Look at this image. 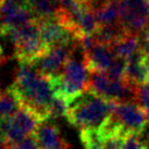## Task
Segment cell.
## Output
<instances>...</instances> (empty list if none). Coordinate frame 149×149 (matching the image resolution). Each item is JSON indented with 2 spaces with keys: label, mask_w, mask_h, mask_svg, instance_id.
I'll list each match as a JSON object with an SVG mask.
<instances>
[{
  "label": "cell",
  "mask_w": 149,
  "mask_h": 149,
  "mask_svg": "<svg viewBox=\"0 0 149 149\" xmlns=\"http://www.w3.org/2000/svg\"><path fill=\"white\" fill-rule=\"evenodd\" d=\"M111 49L116 57L128 60L141 50L139 38L137 35H127L112 46Z\"/></svg>",
  "instance_id": "cell-12"
},
{
  "label": "cell",
  "mask_w": 149,
  "mask_h": 149,
  "mask_svg": "<svg viewBox=\"0 0 149 149\" xmlns=\"http://www.w3.org/2000/svg\"><path fill=\"white\" fill-rule=\"evenodd\" d=\"M1 1H2V0H0V3H1Z\"/></svg>",
  "instance_id": "cell-22"
},
{
  "label": "cell",
  "mask_w": 149,
  "mask_h": 149,
  "mask_svg": "<svg viewBox=\"0 0 149 149\" xmlns=\"http://www.w3.org/2000/svg\"><path fill=\"white\" fill-rule=\"evenodd\" d=\"M39 32L42 42L49 49L56 46L79 42L74 34L57 19L39 21Z\"/></svg>",
  "instance_id": "cell-7"
},
{
  "label": "cell",
  "mask_w": 149,
  "mask_h": 149,
  "mask_svg": "<svg viewBox=\"0 0 149 149\" xmlns=\"http://www.w3.org/2000/svg\"><path fill=\"white\" fill-rule=\"evenodd\" d=\"M40 149H54L64 145L66 141L61 135V131L56 123L51 121L42 122L34 133Z\"/></svg>",
  "instance_id": "cell-9"
},
{
  "label": "cell",
  "mask_w": 149,
  "mask_h": 149,
  "mask_svg": "<svg viewBox=\"0 0 149 149\" xmlns=\"http://www.w3.org/2000/svg\"><path fill=\"white\" fill-rule=\"evenodd\" d=\"M118 101L108 100L91 91H85L70 104L66 119L79 131L99 130L112 116Z\"/></svg>",
  "instance_id": "cell-2"
},
{
  "label": "cell",
  "mask_w": 149,
  "mask_h": 149,
  "mask_svg": "<svg viewBox=\"0 0 149 149\" xmlns=\"http://www.w3.org/2000/svg\"><path fill=\"white\" fill-rule=\"evenodd\" d=\"M121 149H148V145L141 135H130L125 138Z\"/></svg>",
  "instance_id": "cell-17"
},
{
  "label": "cell",
  "mask_w": 149,
  "mask_h": 149,
  "mask_svg": "<svg viewBox=\"0 0 149 149\" xmlns=\"http://www.w3.org/2000/svg\"><path fill=\"white\" fill-rule=\"evenodd\" d=\"M1 95H2V94H1V89H0V97H1Z\"/></svg>",
  "instance_id": "cell-21"
},
{
  "label": "cell",
  "mask_w": 149,
  "mask_h": 149,
  "mask_svg": "<svg viewBox=\"0 0 149 149\" xmlns=\"http://www.w3.org/2000/svg\"><path fill=\"white\" fill-rule=\"evenodd\" d=\"M79 42L56 46L51 48L45 56H42L37 61H35L33 65L45 77L60 74L68 59L73 54L74 50L76 49Z\"/></svg>",
  "instance_id": "cell-6"
},
{
  "label": "cell",
  "mask_w": 149,
  "mask_h": 149,
  "mask_svg": "<svg viewBox=\"0 0 149 149\" xmlns=\"http://www.w3.org/2000/svg\"><path fill=\"white\" fill-rule=\"evenodd\" d=\"M3 35H2V33H1V31H0V38L2 37ZM4 59V52H3V48H2V46H1V44H0V63L3 61Z\"/></svg>",
  "instance_id": "cell-19"
},
{
  "label": "cell",
  "mask_w": 149,
  "mask_h": 149,
  "mask_svg": "<svg viewBox=\"0 0 149 149\" xmlns=\"http://www.w3.org/2000/svg\"><path fill=\"white\" fill-rule=\"evenodd\" d=\"M79 137L84 149H104V138L98 130H82L79 131Z\"/></svg>",
  "instance_id": "cell-14"
},
{
  "label": "cell",
  "mask_w": 149,
  "mask_h": 149,
  "mask_svg": "<svg viewBox=\"0 0 149 149\" xmlns=\"http://www.w3.org/2000/svg\"><path fill=\"white\" fill-rule=\"evenodd\" d=\"M119 24L127 35H139L149 25V0H119Z\"/></svg>",
  "instance_id": "cell-4"
},
{
  "label": "cell",
  "mask_w": 149,
  "mask_h": 149,
  "mask_svg": "<svg viewBox=\"0 0 149 149\" xmlns=\"http://www.w3.org/2000/svg\"><path fill=\"white\" fill-rule=\"evenodd\" d=\"M113 116L127 135H141L147 125L145 111L136 102H118Z\"/></svg>",
  "instance_id": "cell-5"
},
{
  "label": "cell",
  "mask_w": 149,
  "mask_h": 149,
  "mask_svg": "<svg viewBox=\"0 0 149 149\" xmlns=\"http://www.w3.org/2000/svg\"><path fill=\"white\" fill-rule=\"evenodd\" d=\"M42 122L46 121L37 112L25 104H21L20 109L11 118L3 120L0 133L3 134L9 144L12 146L34 135Z\"/></svg>",
  "instance_id": "cell-3"
},
{
  "label": "cell",
  "mask_w": 149,
  "mask_h": 149,
  "mask_svg": "<svg viewBox=\"0 0 149 149\" xmlns=\"http://www.w3.org/2000/svg\"><path fill=\"white\" fill-rule=\"evenodd\" d=\"M84 61L89 73L95 72H108L116 56L111 47L104 45H96L91 51L83 54Z\"/></svg>",
  "instance_id": "cell-8"
},
{
  "label": "cell",
  "mask_w": 149,
  "mask_h": 149,
  "mask_svg": "<svg viewBox=\"0 0 149 149\" xmlns=\"http://www.w3.org/2000/svg\"><path fill=\"white\" fill-rule=\"evenodd\" d=\"M9 89L17 96L21 104L32 108L45 121L49 120L48 110L54 93L48 79L42 76L33 64L20 63L15 79Z\"/></svg>",
  "instance_id": "cell-1"
},
{
  "label": "cell",
  "mask_w": 149,
  "mask_h": 149,
  "mask_svg": "<svg viewBox=\"0 0 149 149\" xmlns=\"http://www.w3.org/2000/svg\"><path fill=\"white\" fill-rule=\"evenodd\" d=\"M69 108H70V106L65 100L62 99L61 97L54 96L52 101L49 106V110H48L49 120L50 119H58V118H62V116L66 118Z\"/></svg>",
  "instance_id": "cell-15"
},
{
  "label": "cell",
  "mask_w": 149,
  "mask_h": 149,
  "mask_svg": "<svg viewBox=\"0 0 149 149\" xmlns=\"http://www.w3.org/2000/svg\"><path fill=\"white\" fill-rule=\"evenodd\" d=\"M96 40L99 45L112 47L118 42L123 39L127 34L125 33L120 24L107 25V26H99L95 32Z\"/></svg>",
  "instance_id": "cell-10"
},
{
  "label": "cell",
  "mask_w": 149,
  "mask_h": 149,
  "mask_svg": "<svg viewBox=\"0 0 149 149\" xmlns=\"http://www.w3.org/2000/svg\"><path fill=\"white\" fill-rule=\"evenodd\" d=\"M20 107L21 102L9 88L0 97V116L3 120L11 118L20 109Z\"/></svg>",
  "instance_id": "cell-13"
},
{
  "label": "cell",
  "mask_w": 149,
  "mask_h": 149,
  "mask_svg": "<svg viewBox=\"0 0 149 149\" xmlns=\"http://www.w3.org/2000/svg\"><path fill=\"white\" fill-rule=\"evenodd\" d=\"M54 149H72L70 147V145L68 144V143H65L64 145H62V146H60V147H58V148H54Z\"/></svg>",
  "instance_id": "cell-20"
},
{
  "label": "cell",
  "mask_w": 149,
  "mask_h": 149,
  "mask_svg": "<svg viewBox=\"0 0 149 149\" xmlns=\"http://www.w3.org/2000/svg\"><path fill=\"white\" fill-rule=\"evenodd\" d=\"M126 65H127V60L116 57L110 69L108 70L107 74L113 79H124Z\"/></svg>",
  "instance_id": "cell-16"
},
{
  "label": "cell",
  "mask_w": 149,
  "mask_h": 149,
  "mask_svg": "<svg viewBox=\"0 0 149 149\" xmlns=\"http://www.w3.org/2000/svg\"><path fill=\"white\" fill-rule=\"evenodd\" d=\"M94 14L99 26L119 24V0H108Z\"/></svg>",
  "instance_id": "cell-11"
},
{
  "label": "cell",
  "mask_w": 149,
  "mask_h": 149,
  "mask_svg": "<svg viewBox=\"0 0 149 149\" xmlns=\"http://www.w3.org/2000/svg\"><path fill=\"white\" fill-rule=\"evenodd\" d=\"M11 145L9 144V141H7V138L4 137L2 133H0V149H10Z\"/></svg>",
  "instance_id": "cell-18"
}]
</instances>
